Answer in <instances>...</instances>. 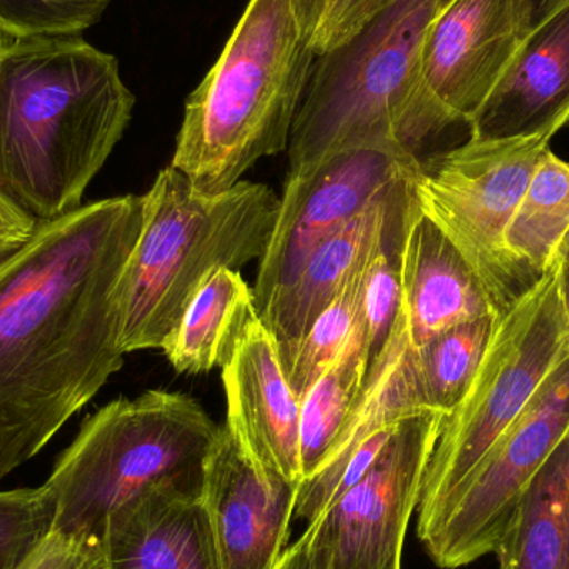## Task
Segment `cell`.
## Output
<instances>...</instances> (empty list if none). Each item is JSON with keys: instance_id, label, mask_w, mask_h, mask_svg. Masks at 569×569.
<instances>
[{"instance_id": "8fae6325", "label": "cell", "mask_w": 569, "mask_h": 569, "mask_svg": "<svg viewBox=\"0 0 569 569\" xmlns=\"http://www.w3.org/2000/svg\"><path fill=\"white\" fill-rule=\"evenodd\" d=\"M420 162V157L353 150L287 177L276 230L252 288L260 317L295 283L325 240L391 196Z\"/></svg>"}, {"instance_id": "1f68e13d", "label": "cell", "mask_w": 569, "mask_h": 569, "mask_svg": "<svg viewBox=\"0 0 569 569\" xmlns=\"http://www.w3.org/2000/svg\"><path fill=\"white\" fill-rule=\"evenodd\" d=\"M525 3L530 13L531 32H535L569 6V0H525Z\"/></svg>"}, {"instance_id": "836d02e7", "label": "cell", "mask_w": 569, "mask_h": 569, "mask_svg": "<svg viewBox=\"0 0 569 569\" xmlns=\"http://www.w3.org/2000/svg\"><path fill=\"white\" fill-rule=\"evenodd\" d=\"M103 569V568H102Z\"/></svg>"}, {"instance_id": "4fadbf2b", "label": "cell", "mask_w": 569, "mask_h": 569, "mask_svg": "<svg viewBox=\"0 0 569 569\" xmlns=\"http://www.w3.org/2000/svg\"><path fill=\"white\" fill-rule=\"evenodd\" d=\"M297 487L267 477L236 428L220 427L202 497L220 569H276L284 553Z\"/></svg>"}, {"instance_id": "7402d4cb", "label": "cell", "mask_w": 569, "mask_h": 569, "mask_svg": "<svg viewBox=\"0 0 569 569\" xmlns=\"http://www.w3.org/2000/svg\"><path fill=\"white\" fill-rule=\"evenodd\" d=\"M568 233L569 162L548 149L511 220L507 246L518 266L540 280L553 267Z\"/></svg>"}, {"instance_id": "d6a6232c", "label": "cell", "mask_w": 569, "mask_h": 569, "mask_svg": "<svg viewBox=\"0 0 569 569\" xmlns=\"http://www.w3.org/2000/svg\"><path fill=\"white\" fill-rule=\"evenodd\" d=\"M276 569H311L310 555H308V540L301 535L297 543L284 550L282 560Z\"/></svg>"}, {"instance_id": "2e32d148", "label": "cell", "mask_w": 569, "mask_h": 569, "mask_svg": "<svg viewBox=\"0 0 569 569\" xmlns=\"http://www.w3.org/2000/svg\"><path fill=\"white\" fill-rule=\"evenodd\" d=\"M400 284V317L411 350L457 325L500 317L470 263L421 212L415 193L405 229Z\"/></svg>"}, {"instance_id": "4dcf8cb0", "label": "cell", "mask_w": 569, "mask_h": 569, "mask_svg": "<svg viewBox=\"0 0 569 569\" xmlns=\"http://www.w3.org/2000/svg\"><path fill=\"white\" fill-rule=\"evenodd\" d=\"M557 273L558 297H560L561 313H563L565 331L569 343V233L558 250L557 260L553 263Z\"/></svg>"}, {"instance_id": "52a82bcc", "label": "cell", "mask_w": 569, "mask_h": 569, "mask_svg": "<svg viewBox=\"0 0 569 569\" xmlns=\"http://www.w3.org/2000/svg\"><path fill=\"white\" fill-rule=\"evenodd\" d=\"M569 351L553 267L498 317L487 353L428 461L418 525L470 477Z\"/></svg>"}, {"instance_id": "44dd1931", "label": "cell", "mask_w": 569, "mask_h": 569, "mask_svg": "<svg viewBox=\"0 0 569 569\" xmlns=\"http://www.w3.org/2000/svg\"><path fill=\"white\" fill-rule=\"evenodd\" d=\"M367 377L360 318L337 360L300 401V483L317 473L360 405Z\"/></svg>"}, {"instance_id": "5b68a950", "label": "cell", "mask_w": 569, "mask_h": 569, "mask_svg": "<svg viewBox=\"0 0 569 569\" xmlns=\"http://www.w3.org/2000/svg\"><path fill=\"white\" fill-rule=\"evenodd\" d=\"M317 57L291 0H250L187 99L170 166L196 189L223 192L259 160L283 152Z\"/></svg>"}, {"instance_id": "ba28073f", "label": "cell", "mask_w": 569, "mask_h": 569, "mask_svg": "<svg viewBox=\"0 0 569 569\" xmlns=\"http://www.w3.org/2000/svg\"><path fill=\"white\" fill-rule=\"evenodd\" d=\"M550 136L470 139L421 159L411 179L415 199L470 263L498 315L513 307L538 280L507 246V232Z\"/></svg>"}, {"instance_id": "ffe728a7", "label": "cell", "mask_w": 569, "mask_h": 569, "mask_svg": "<svg viewBox=\"0 0 569 569\" xmlns=\"http://www.w3.org/2000/svg\"><path fill=\"white\" fill-rule=\"evenodd\" d=\"M257 310L253 290L237 270L217 272L180 318L162 351L177 373L200 375L222 367L233 338Z\"/></svg>"}, {"instance_id": "9c48e42d", "label": "cell", "mask_w": 569, "mask_h": 569, "mask_svg": "<svg viewBox=\"0 0 569 569\" xmlns=\"http://www.w3.org/2000/svg\"><path fill=\"white\" fill-rule=\"evenodd\" d=\"M569 430V351L503 437L418 538L437 567H468L495 553L521 497Z\"/></svg>"}, {"instance_id": "ac0fdd59", "label": "cell", "mask_w": 569, "mask_h": 569, "mask_svg": "<svg viewBox=\"0 0 569 569\" xmlns=\"http://www.w3.org/2000/svg\"><path fill=\"white\" fill-rule=\"evenodd\" d=\"M410 177L387 199L375 203L340 232L325 240L311 253L295 283L260 317L276 338L284 373L313 321L377 249L391 206Z\"/></svg>"}, {"instance_id": "7a4b0ae2", "label": "cell", "mask_w": 569, "mask_h": 569, "mask_svg": "<svg viewBox=\"0 0 569 569\" xmlns=\"http://www.w3.org/2000/svg\"><path fill=\"white\" fill-rule=\"evenodd\" d=\"M133 107L119 60L82 36H0V192L39 223L69 216Z\"/></svg>"}, {"instance_id": "4316f807", "label": "cell", "mask_w": 569, "mask_h": 569, "mask_svg": "<svg viewBox=\"0 0 569 569\" xmlns=\"http://www.w3.org/2000/svg\"><path fill=\"white\" fill-rule=\"evenodd\" d=\"M388 2L390 0H331L311 37V49L320 57L347 42Z\"/></svg>"}, {"instance_id": "603a6c76", "label": "cell", "mask_w": 569, "mask_h": 569, "mask_svg": "<svg viewBox=\"0 0 569 569\" xmlns=\"http://www.w3.org/2000/svg\"><path fill=\"white\" fill-rule=\"evenodd\" d=\"M498 317H483L441 331L410 348L411 373L427 410L450 415L460 405L487 353Z\"/></svg>"}, {"instance_id": "f1b7e54d", "label": "cell", "mask_w": 569, "mask_h": 569, "mask_svg": "<svg viewBox=\"0 0 569 569\" xmlns=\"http://www.w3.org/2000/svg\"><path fill=\"white\" fill-rule=\"evenodd\" d=\"M39 222L0 192V269L32 240Z\"/></svg>"}, {"instance_id": "30bf717a", "label": "cell", "mask_w": 569, "mask_h": 569, "mask_svg": "<svg viewBox=\"0 0 569 569\" xmlns=\"http://www.w3.org/2000/svg\"><path fill=\"white\" fill-rule=\"evenodd\" d=\"M445 417L421 411L398 421L370 470L305 530L311 569H401Z\"/></svg>"}, {"instance_id": "cb8c5ba5", "label": "cell", "mask_w": 569, "mask_h": 569, "mask_svg": "<svg viewBox=\"0 0 569 569\" xmlns=\"http://www.w3.org/2000/svg\"><path fill=\"white\" fill-rule=\"evenodd\" d=\"M373 253L350 277L335 300L321 311L320 317L313 321L310 330L298 345L290 368L284 373L298 400H303L311 385L337 360L338 355L353 335L360 318L365 279H367L368 266Z\"/></svg>"}, {"instance_id": "7c38bea8", "label": "cell", "mask_w": 569, "mask_h": 569, "mask_svg": "<svg viewBox=\"0 0 569 569\" xmlns=\"http://www.w3.org/2000/svg\"><path fill=\"white\" fill-rule=\"evenodd\" d=\"M531 36L525 0H443L423 52L431 99L470 126Z\"/></svg>"}, {"instance_id": "e0dca14e", "label": "cell", "mask_w": 569, "mask_h": 569, "mask_svg": "<svg viewBox=\"0 0 569 569\" xmlns=\"http://www.w3.org/2000/svg\"><path fill=\"white\" fill-rule=\"evenodd\" d=\"M569 122V6L531 32L471 120L473 139L555 137Z\"/></svg>"}, {"instance_id": "f546056e", "label": "cell", "mask_w": 569, "mask_h": 569, "mask_svg": "<svg viewBox=\"0 0 569 569\" xmlns=\"http://www.w3.org/2000/svg\"><path fill=\"white\" fill-rule=\"evenodd\" d=\"M291 3H293L295 16H297L301 32L308 40H311L325 12L330 7L331 0H291Z\"/></svg>"}, {"instance_id": "83f0119b", "label": "cell", "mask_w": 569, "mask_h": 569, "mask_svg": "<svg viewBox=\"0 0 569 569\" xmlns=\"http://www.w3.org/2000/svg\"><path fill=\"white\" fill-rule=\"evenodd\" d=\"M99 547L50 533L20 569H102Z\"/></svg>"}, {"instance_id": "d6986e66", "label": "cell", "mask_w": 569, "mask_h": 569, "mask_svg": "<svg viewBox=\"0 0 569 569\" xmlns=\"http://www.w3.org/2000/svg\"><path fill=\"white\" fill-rule=\"evenodd\" d=\"M495 555L500 569H569V430L525 490Z\"/></svg>"}, {"instance_id": "d4e9b609", "label": "cell", "mask_w": 569, "mask_h": 569, "mask_svg": "<svg viewBox=\"0 0 569 569\" xmlns=\"http://www.w3.org/2000/svg\"><path fill=\"white\" fill-rule=\"evenodd\" d=\"M53 517L46 485L0 491V569H20L52 533Z\"/></svg>"}, {"instance_id": "484cf974", "label": "cell", "mask_w": 569, "mask_h": 569, "mask_svg": "<svg viewBox=\"0 0 569 569\" xmlns=\"http://www.w3.org/2000/svg\"><path fill=\"white\" fill-rule=\"evenodd\" d=\"M112 0H0V36H80L102 20Z\"/></svg>"}, {"instance_id": "277c9868", "label": "cell", "mask_w": 569, "mask_h": 569, "mask_svg": "<svg viewBox=\"0 0 569 569\" xmlns=\"http://www.w3.org/2000/svg\"><path fill=\"white\" fill-rule=\"evenodd\" d=\"M142 197V230L117 295L126 355L162 350L217 272L262 260L280 212V197L266 183L240 180L223 192H202L172 166Z\"/></svg>"}, {"instance_id": "8992f818", "label": "cell", "mask_w": 569, "mask_h": 569, "mask_svg": "<svg viewBox=\"0 0 569 569\" xmlns=\"http://www.w3.org/2000/svg\"><path fill=\"white\" fill-rule=\"evenodd\" d=\"M220 427L199 401L150 390L119 398L87 418L46 488L53 533L99 547L110 515L162 483L203 485Z\"/></svg>"}, {"instance_id": "6da1fadb", "label": "cell", "mask_w": 569, "mask_h": 569, "mask_svg": "<svg viewBox=\"0 0 569 569\" xmlns=\"http://www.w3.org/2000/svg\"><path fill=\"white\" fill-rule=\"evenodd\" d=\"M143 197L37 227L0 269V481L32 460L122 368L117 295Z\"/></svg>"}, {"instance_id": "5bb4252c", "label": "cell", "mask_w": 569, "mask_h": 569, "mask_svg": "<svg viewBox=\"0 0 569 569\" xmlns=\"http://www.w3.org/2000/svg\"><path fill=\"white\" fill-rule=\"evenodd\" d=\"M227 423L257 467L273 480L300 485V400L288 385L276 338L253 310L222 363Z\"/></svg>"}, {"instance_id": "3957f363", "label": "cell", "mask_w": 569, "mask_h": 569, "mask_svg": "<svg viewBox=\"0 0 569 569\" xmlns=\"http://www.w3.org/2000/svg\"><path fill=\"white\" fill-rule=\"evenodd\" d=\"M443 0H390L357 33L317 57L288 142V177L338 153L418 157L453 127L423 80L428 30Z\"/></svg>"}, {"instance_id": "9a60e30c", "label": "cell", "mask_w": 569, "mask_h": 569, "mask_svg": "<svg viewBox=\"0 0 569 569\" xmlns=\"http://www.w3.org/2000/svg\"><path fill=\"white\" fill-rule=\"evenodd\" d=\"M203 485L162 483L110 515L103 569H220Z\"/></svg>"}]
</instances>
